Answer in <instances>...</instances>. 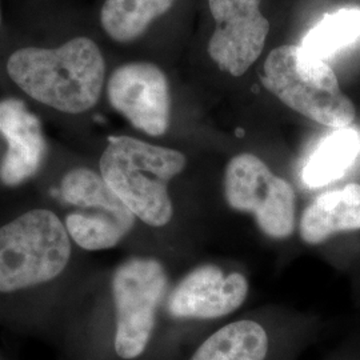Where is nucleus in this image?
I'll return each instance as SVG.
<instances>
[{"label":"nucleus","instance_id":"nucleus-15","mask_svg":"<svg viewBox=\"0 0 360 360\" xmlns=\"http://www.w3.org/2000/svg\"><path fill=\"white\" fill-rule=\"evenodd\" d=\"M176 0H105L101 11L104 32L119 43H129L146 32Z\"/></svg>","mask_w":360,"mask_h":360},{"label":"nucleus","instance_id":"nucleus-9","mask_svg":"<svg viewBox=\"0 0 360 360\" xmlns=\"http://www.w3.org/2000/svg\"><path fill=\"white\" fill-rule=\"evenodd\" d=\"M111 105L135 129L151 136L167 132L171 96L166 74L148 62L120 65L107 84Z\"/></svg>","mask_w":360,"mask_h":360},{"label":"nucleus","instance_id":"nucleus-8","mask_svg":"<svg viewBox=\"0 0 360 360\" xmlns=\"http://www.w3.org/2000/svg\"><path fill=\"white\" fill-rule=\"evenodd\" d=\"M262 0H208L215 30L207 51L232 77H242L260 58L270 31L260 11Z\"/></svg>","mask_w":360,"mask_h":360},{"label":"nucleus","instance_id":"nucleus-3","mask_svg":"<svg viewBox=\"0 0 360 360\" xmlns=\"http://www.w3.org/2000/svg\"><path fill=\"white\" fill-rule=\"evenodd\" d=\"M263 84L287 107L333 129H346L356 111L345 95L334 70L302 46L284 44L269 53Z\"/></svg>","mask_w":360,"mask_h":360},{"label":"nucleus","instance_id":"nucleus-12","mask_svg":"<svg viewBox=\"0 0 360 360\" xmlns=\"http://www.w3.org/2000/svg\"><path fill=\"white\" fill-rule=\"evenodd\" d=\"M360 230V184L318 196L302 214L300 236L309 245H319L338 232Z\"/></svg>","mask_w":360,"mask_h":360},{"label":"nucleus","instance_id":"nucleus-11","mask_svg":"<svg viewBox=\"0 0 360 360\" xmlns=\"http://www.w3.org/2000/svg\"><path fill=\"white\" fill-rule=\"evenodd\" d=\"M0 134L8 150L0 165V179L16 186L38 171L44 155V138L38 117L16 99L0 102Z\"/></svg>","mask_w":360,"mask_h":360},{"label":"nucleus","instance_id":"nucleus-5","mask_svg":"<svg viewBox=\"0 0 360 360\" xmlns=\"http://www.w3.org/2000/svg\"><path fill=\"white\" fill-rule=\"evenodd\" d=\"M63 200L77 207L65 219V229L77 245L99 251L117 245L132 229L135 215L102 175L89 168L70 171L62 181Z\"/></svg>","mask_w":360,"mask_h":360},{"label":"nucleus","instance_id":"nucleus-10","mask_svg":"<svg viewBox=\"0 0 360 360\" xmlns=\"http://www.w3.org/2000/svg\"><path fill=\"white\" fill-rule=\"evenodd\" d=\"M248 294L245 275H224L215 266H202L187 274L168 299L174 318L215 319L239 309Z\"/></svg>","mask_w":360,"mask_h":360},{"label":"nucleus","instance_id":"nucleus-2","mask_svg":"<svg viewBox=\"0 0 360 360\" xmlns=\"http://www.w3.org/2000/svg\"><path fill=\"white\" fill-rule=\"evenodd\" d=\"M186 163V156L176 150L129 136H111L101 159V172L135 217L162 227L172 218L168 183Z\"/></svg>","mask_w":360,"mask_h":360},{"label":"nucleus","instance_id":"nucleus-4","mask_svg":"<svg viewBox=\"0 0 360 360\" xmlns=\"http://www.w3.org/2000/svg\"><path fill=\"white\" fill-rule=\"evenodd\" d=\"M71 243L51 211L34 210L0 229V292L50 282L65 270Z\"/></svg>","mask_w":360,"mask_h":360},{"label":"nucleus","instance_id":"nucleus-7","mask_svg":"<svg viewBox=\"0 0 360 360\" xmlns=\"http://www.w3.org/2000/svg\"><path fill=\"white\" fill-rule=\"evenodd\" d=\"M224 195L229 205L250 212L267 236L288 238L295 226V193L255 155L233 156L224 174Z\"/></svg>","mask_w":360,"mask_h":360},{"label":"nucleus","instance_id":"nucleus-14","mask_svg":"<svg viewBox=\"0 0 360 360\" xmlns=\"http://www.w3.org/2000/svg\"><path fill=\"white\" fill-rule=\"evenodd\" d=\"M269 338L252 321L231 323L211 335L191 360H264Z\"/></svg>","mask_w":360,"mask_h":360},{"label":"nucleus","instance_id":"nucleus-13","mask_svg":"<svg viewBox=\"0 0 360 360\" xmlns=\"http://www.w3.org/2000/svg\"><path fill=\"white\" fill-rule=\"evenodd\" d=\"M360 155L358 129H338L324 138L309 156L302 179L311 188H319L346 175Z\"/></svg>","mask_w":360,"mask_h":360},{"label":"nucleus","instance_id":"nucleus-6","mask_svg":"<svg viewBox=\"0 0 360 360\" xmlns=\"http://www.w3.org/2000/svg\"><path fill=\"white\" fill-rule=\"evenodd\" d=\"M166 290V271L154 259H131L116 270L112 281L115 351L122 359H135L144 352Z\"/></svg>","mask_w":360,"mask_h":360},{"label":"nucleus","instance_id":"nucleus-1","mask_svg":"<svg viewBox=\"0 0 360 360\" xmlns=\"http://www.w3.org/2000/svg\"><path fill=\"white\" fill-rule=\"evenodd\" d=\"M7 71L39 103L67 114H80L98 103L105 63L98 44L82 37L58 49L18 50L10 56Z\"/></svg>","mask_w":360,"mask_h":360},{"label":"nucleus","instance_id":"nucleus-16","mask_svg":"<svg viewBox=\"0 0 360 360\" xmlns=\"http://www.w3.org/2000/svg\"><path fill=\"white\" fill-rule=\"evenodd\" d=\"M360 39L359 8H340L312 27L302 47L318 59H327Z\"/></svg>","mask_w":360,"mask_h":360}]
</instances>
